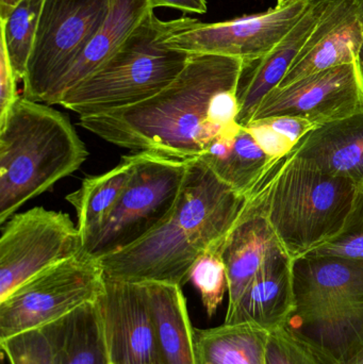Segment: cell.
Instances as JSON below:
<instances>
[{"mask_svg": "<svg viewBox=\"0 0 363 364\" xmlns=\"http://www.w3.org/2000/svg\"><path fill=\"white\" fill-rule=\"evenodd\" d=\"M246 64L238 58L191 55L185 70L153 97L121 110L79 117V125L124 149L189 160L224 130L210 121L215 97L239 87Z\"/></svg>", "mask_w": 363, "mask_h": 364, "instance_id": "6da1fadb", "label": "cell"}, {"mask_svg": "<svg viewBox=\"0 0 363 364\" xmlns=\"http://www.w3.org/2000/svg\"><path fill=\"white\" fill-rule=\"evenodd\" d=\"M247 199L222 181L200 158L188 160L183 188L170 218L134 245L97 258L104 277L183 288L196 260L225 240Z\"/></svg>", "mask_w": 363, "mask_h": 364, "instance_id": "7a4b0ae2", "label": "cell"}, {"mask_svg": "<svg viewBox=\"0 0 363 364\" xmlns=\"http://www.w3.org/2000/svg\"><path fill=\"white\" fill-rule=\"evenodd\" d=\"M294 307L283 328L320 364H347L363 346V259L292 260Z\"/></svg>", "mask_w": 363, "mask_h": 364, "instance_id": "3957f363", "label": "cell"}, {"mask_svg": "<svg viewBox=\"0 0 363 364\" xmlns=\"http://www.w3.org/2000/svg\"><path fill=\"white\" fill-rule=\"evenodd\" d=\"M87 156L63 113L19 96L0 117V224L76 172Z\"/></svg>", "mask_w": 363, "mask_h": 364, "instance_id": "277c9868", "label": "cell"}, {"mask_svg": "<svg viewBox=\"0 0 363 364\" xmlns=\"http://www.w3.org/2000/svg\"><path fill=\"white\" fill-rule=\"evenodd\" d=\"M197 21H162L151 10L125 42L91 76L72 87L60 106L79 117L104 114L157 95L185 70L191 55L166 45L170 34Z\"/></svg>", "mask_w": 363, "mask_h": 364, "instance_id": "5b68a950", "label": "cell"}, {"mask_svg": "<svg viewBox=\"0 0 363 364\" xmlns=\"http://www.w3.org/2000/svg\"><path fill=\"white\" fill-rule=\"evenodd\" d=\"M266 214L292 259L332 241L345 228L357 183L286 156L259 182Z\"/></svg>", "mask_w": 363, "mask_h": 364, "instance_id": "8992f818", "label": "cell"}, {"mask_svg": "<svg viewBox=\"0 0 363 364\" xmlns=\"http://www.w3.org/2000/svg\"><path fill=\"white\" fill-rule=\"evenodd\" d=\"M187 168L188 160L136 153L127 186L85 252L102 258L134 245L161 227L176 205Z\"/></svg>", "mask_w": 363, "mask_h": 364, "instance_id": "52a82bcc", "label": "cell"}, {"mask_svg": "<svg viewBox=\"0 0 363 364\" xmlns=\"http://www.w3.org/2000/svg\"><path fill=\"white\" fill-rule=\"evenodd\" d=\"M104 280L99 261L85 250L45 269L0 301V340L43 328L96 301Z\"/></svg>", "mask_w": 363, "mask_h": 364, "instance_id": "ba28073f", "label": "cell"}, {"mask_svg": "<svg viewBox=\"0 0 363 364\" xmlns=\"http://www.w3.org/2000/svg\"><path fill=\"white\" fill-rule=\"evenodd\" d=\"M111 0H45L23 81V96L47 95L104 23Z\"/></svg>", "mask_w": 363, "mask_h": 364, "instance_id": "9c48e42d", "label": "cell"}, {"mask_svg": "<svg viewBox=\"0 0 363 364\" xmlns=\"http://www.w3.org/2000/svg\"><path fill=\"white\" fill-rule=\"evenodd\" d=\"M81 252L80 230L68 214L36 207L13 215L0 237V301L23 282Z\"/></svg>", "mask_w": 363, "mask_h": 364, "instance_id": "30bf717a", "label": "cell"}, {"mask_svg": "<svg viewBox=\"0 0 363 364\" xmlns=\"http://www.w3.org/2000/svg\"><path fill=\"white\" fill-rule=\"evenodd\" d=\"M313 0H298L221 23L200 21L170 34L166 45L190 55L238 58L247 66L266 57L296 25Z\"/></svg>", "mask_w": 363, "mask_h": 364, "instance_id": "8fae6325", "label": "cell"}, {"mask_svg": "<svg viewBox=\"0 0 363 364\" xmlns=\"http://www.w3.org/2000/svg\"><path fill=\"white\" fill-rule=\"evenodd\" d=\"M362 109L363 76L356 62L277 87L264 98L251 122L294 117L320 127L351 117Z\"/></svg>", "mask_w": 363, "mask_h": 364, "instance_id": "7c38bea8", "label": "cell"}, {"mask_svg": "<svg viewBox=\"0 0 363 364\" xmlns=\"http://www.w3.org/2000/svg\"><path fill=\"white\" fill-rule=\"evenodd\" d=\"M97 301L111 364H161L146 282L106 278Z\"/></svg>", "mask_w": 363, "mask_h": 364, "instance_id": "4fadbf2b", "label": "cell"}, {"mask_svg": "<svg viewBox=\"0 0 363 364\" xmlns=\"http://www.w3.org/2000/svg\"><path fill=\"white\" fill-rule=\"evenodd\" d=\"M266 214V196L258 184L222 245L228 279V307H234L271 255L281 247Z\"/></svg>", "mask_w": 363, "mask_h": 364, "instance_id": "5bb4252c", "label": "cell"}, {"mask_svg": "<svg viewBox=\"0 0 363 364\" xmlns=\"http://www.w3.org/2000/svg\"><path fill=\"white\" fill-rule=\"evenodd\" d=\"M363 17L350 0H332L278 87L337 66L358 62Z\"/></svg>", "mask_w": 363, "mask_h": 364, "instance_id": "9a60e30c", "label": "cell"}, {"mask_svg": "<svg viewBox=\"0 0 363 364\" xmlns=\"http://www.w3.org/2000/svg\"><path fill=\"white\" fill-rule=\"evenodd\" d=\"M292 260L283 246L275 250L234 307L227 309L224 323H249L269 333L283 328L296 307Z\"/></svg>", "mask_w": 363, "mask_h": 364, "instance_id": "2e32d148", "label": "cell"}, {"mask_svg": "<svg viewBox=\"0 0 363 364\" xmlns=\"http://www.w3.org/2000/svg\"><path fill=\"white\" fill-rule=\"evenodd\" d=\"M332 0H313L287 36L257 63L247 66L238 87L237 123H251L264 98L281 85Z\"/></svg>", "mask_w": 363, "mask_h": 364, "instance_id": "e0dca14e", "label": "cell"}, {"mask_svg": "<svg viewBox=\"0 0 363 364\" xmlns=\"http://www.w3.org/2000/svg\"><path fill=\"white\" fill-rule=\"evenodd\" d=\"M151 10H155L151 0H111L102 27L55 83L44 104H59L68 91L104 65Z\"/></svg>", "mask_w": 363, "mask_h": 364, "instance_id": "ac0fdd59", "label": "cell"}, {"mask_svg": "<svg viewBox=\"0 0 363 364\" xmlns=\"http://www.w3.org/2000/svg\"><path fill=\"white\" fill-rule=\"evenodd\" d=\"M334 176L363 179V109L309 132L289 154Z\"/></svg>", "mask_w": 363, "mask_h": 364, "instance_id": "d6986e66", "label": "cell"}, {"mask_svg": "<svg viewBox=\"0 0 363 364\" xmlns=\"http://www.w3.org/2000/svg\"><path fill=\"white\" fill-rule=\"evenodd\" d=\"M97 299L40 328L48 338L53 364H111Z\"/></svg>", "mask_w": 363, "mask_h": 364, "instance_id": "ffe728a7", "label": "cell"}, {"mask_svg": "<svg viewBox=\"0 0 363 364\" xmlns=\"http://www.w3.org/2000/svg\"><path fill=\"white\" fill-rule=\"evenodd\" d=\"M161 364H198L195 336L181 287L146 282Z\"/></svg>", "mask_w": 363, "mask_h": 364, "instance_id": "44dd1931", "label": "cell"}, {"mask_svg": "<svg viewBox=\"0 0 363 364\" xmlns=\"http://www.w3.org/2000/svg\"><path fill=\"white\" fill-rule=\"evenodd\" d=\"M198 158L222 181L246 197L273 166L270 158L244 127L217 136Z\"/></svg>", "mask_w": 363, "mask_h": 364, "instance_id": "7402d4cb", "label": "cell"}, {"mask_svg": "<svg viewBox=\"0 0 363 364\" xmlns=\"http://www.w3.org/2000/svg\"><path fill=\"white\" fill-rule=\"evenodd\" d=\"M136 154L124 156L112 170L99 176L89 177L80 188L66 196L78 216V228L83 250L95 239L127 186L136 166Z\"/></svg>", "mask_w": 363, "mask_h": 364, "instance_id": "603a6c76", "label": "cell"}, {"mask_svg": "<svg viewBox=\"0 0 363 364\" xmlns=\"http://www.w3.org/2000/svg\"><path fill=\"white\" fill-rule=\"evenodd\" d=\"M269 331L249 323L195 329L198 364H266Z\"/></svg>", "mask_w": 363, "mask_h": 364, "instance_id": "cb8c5ba5", "label": "cell"}, {"mask_svg": "<svg viewBox=\"0 0 363 364\" xmlns=\"http://www.w3.org/2000/svg\"><path fill=\"white\" fill-rule=\"evenodd\" d=\"M45 0H19L0 17L1 44L6 48L17 81L23 82L33 49Z\"/></svg>", "mask_w": 363, "mask_h": 364, "instance_id": "d4e9b609", "label": "cell"}, {"mask_svg": "<svg viewBox=\"0 0 363 364\" xmlns=\"http://www.w3.org/2000/svg\"><path fill=\"white\" fill-rule=\"evenodd\" d=\"M223 241L215 244L196 260L189 274V282L194 284L202 299L209 318L217 314L228 292L227 271L222 258Z\"/></svg>", "mask_w": 363, "mask_h": 364, "instance_id": "484cf974", "label": "cell"}, {"mask_svg": "<svg viewBox=\"0 0 363 364\" xmlns=\"http://www.w3.org/2000/svg\"><path fill=\"white\" fill-rule=\"evenodd\" d=\"M307 255L363 259V179L356 186L353 205L345 228L332 241Z\"/></svg>", "mask_w": 363, "mask_h": 364, "instance_id": "4316f807", "label": "cell"}, {"mask_svg": "<svg viewBox=\"0 0 363 364\" xmlns=\"http://www.w3.org/2000/svg\"><path fill=\"white\" fill-rule=\"evenodd\" d=\"M0 346L10 364H53L50 344L42 329L0 340Z\"/></svg>", "mask_w": 363, "mask_h": 364, "instance_id": "83f0119b", "label": "cell"}, {"mask_svg": "<svg viewBox=\"0 0 363 364\" xmlns=\"http://www.w3.org/2000/svg\"><path fill=\"white\" fill-rule=\"evenodd\" d=\"M266 364H320L285 328L269 335Z\"/></svg>", "mask_w": 363, "mask_h": 364, "instance_id": "f1b7e54d", "label": "cell"}, {"mask_svg": "<svg viewBox=\"0 0 363 364\" xmlns=\"http://www.w3.org/2000/svg\"><path fill=\"white\" fill-rule=\"evenodd\" d=\"M244 128L251 134L262 151L270 158L273 164L281 161L296 147L291 141L274 132L269 126L264 125L262 122H251Z\"/></svg>", "mask_w": 363, "mask_h": 364, "instance_id": "f546056e", "label": "cell"}, {"mask_svg": "<svg viewBox=\"0 0 363 364\" xmlns=\"http://www.w3.org/2000/svg\"><path fill=\"white\" fill-rule=\"evenodd\" d=\"M259 121L272 128L274 132L281 134V136H286L296 146L305 136L318 128L315 124L300 117H275L259 119Z\"/></svg>", "mask_w": 363, "mask_h": 364, "instance_id": "4dcf8cb0", "label": "cell"}, {"mask_svg": "<svg viewBox=\"0 0 363 364\" xmlns=\"http://www.w3.org/2000/svg\"><path fill=\"white\" fill-rule=\"evenodd\" d=\"M16 76L9 60L4 45L0 46V117H4L9 109L18 100Z\"/></svg>", "mask_w": 363, "mask_h": 364, "instance_id": "1f68e13d", "label": "cell"}, {"mask_svg": "<svg viewBox=\"0 0 363 364\" xmlns=\"http://www.w3.org/2000/svg\"><path fill=\"white\" fill-rule=\"evenodd\" d=\"M153 9L170 8L185 13L204 14L207 12L206 0H151Z\"/></svg>", "mask_w": 363, "mask_h": 364, "instance_id": "d6a6232c", "label": "cell"}, {"mask_svg": "<svg viewBox=\"0 0 363 364\" xmlns=\"http://www.w3.org/2000/svg\"><path fill=\"white\" fill-rule=\"evenodd\" d=\"M19 0H0V17H4Z\"/></svg>", "mask_w": 363, "mask_h": 364, "instance_id": "836d02e7", "label": "cell"}, {"mask_svg": "<svg viewBox=\"0 0 363 364\" xmlns=\"http://www.w3.org/2000/svg\"><path fill=\"white\" fill-rule=\"evenodd\" d=\"M347 364H363V346L362 350H359V353Z\"/></svg>", "mask_w": 363, "mask_h": 364, "instance_id": "e575fe53", "label": "cell"}, {"mask_svg": "<svg viewBox=\"0 0 363 364\" xmlns=\"http://www.w3.org/2000/svg\"><path fill=\"white\" fill-rule=\"evenodd\" d=\"M350 1L353 2L354 6L357 8V10L359 11L360 14L363 17V0H350Z\"/></svg>", "mask_w": 363, "mask_h": 364, "instance_id": "d590c367", "label": "cell"}, {"mask_svg": "<svg viewBox=\"0 0 363 364\" xmlns=\"http://www.w3.org/2000/svg\"><path fill=\"white\" fill-rule=\"evenodd\" d=\"M358 64H359L360 70H362L363 76V41L362 47H360L359 55H358Z\"/></svg>", "mask_w": 363, "mask_h": 364, "instance_id": "8d00e7d4", "label": "cell"}, {"mask_svg": "<svg viewBox=\"0 0 363 364\" xmlns=\"http://www.w3.org/2000/svg\"><path fill=\"white\" fill-rule=\"evenodd\" d=\"M298 1V0H277L276 6H288V4H293V2Z\"/></svg>", "mask_w": 363, "mask_h": 364, "instance_id": "74e56055", "label": "cell"}]
</instances>
